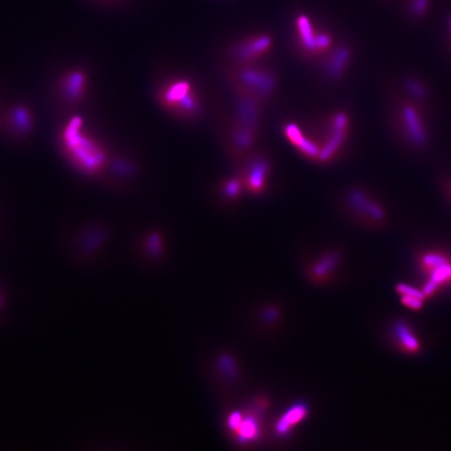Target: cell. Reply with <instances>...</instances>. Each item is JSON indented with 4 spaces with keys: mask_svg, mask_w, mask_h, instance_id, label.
I'll list each match as a JSON object with an SVG mask.
<instances>
[{
    "mask_svg": "<svg viewBox=\"0 0 451 451\" xmlns=\"http://www.w3.org/2000/svg\"><path fill=\"white\" fill-rule=\"evenodd\" d=\"M83 119L78 116L71 118L62 131L61 141L67 157L73 164L86 174L99 173L107 161V154L85 132Z\"/></svg>",
    "mask_w": 451,
    "mask_h": 451,
    "instance_id": "3",
    "label": "cell"
},
{
    "mask_svg": "<svg viewBox=\"0 0 451 451\" xmlns=\"http://www.w3.org/2000/svg\"><path fill=\"white\" fill-rule=\"evenodd\" d=\"M341 203L351 214L358 219L377 223L385 218L383 208L360 187L353 186L345 190Z\"/></svg>",
    "mask_w": 451,
    "mask_h": 451,
    "instance_id": "8",
    "label": "cell"
},
{
    "mask_svg": "<svg viewBox=\"0 0 451 451\" xmlns=\"http://www.w3.org/2000/svg\"><path fill=\"white\" fill-rule=\"evenodd\" d=\"M242 421H243V416H242L240 413H234V414H232V415L230 416V418H229V421H228L229 427H230L232 431L235 432L238 427H240Z\"/></svg>",
    "mask_w": 451,
    "mask_h": 451,
    "instance_id": "23",
    "label": "cell"
},
{
    "mask_svg": "<svg viewBox=\"0 0 451 451\" xmlns=\"http://www.w3.org/2000/svg\"><path fill=\"white\" fill-rule=\"evenodd\" d=\"M225 76L233 92L248 95L263 105L275 98L280 84L275 68L262 62L248 65L227 64Z\"/></svg>",
    "mask_w": 451,
    "mask_h": 451,
    "instance_id": "1",
    "label": "cell"
},
{
    "mask_svg": "<svg viewBox=\"0 0 451 451\" xmlns=\"http://www.w3.org/2000/svg\"><path fill=\"white\" fill-rule=\"evenodd\" d=\"M237 164V173L244 181L247 192L254 196L268 192L272 161L267 153L254 149Z\"/></svg>",
    "mask_w": 451,
    "mask_h": 451,
    "instance_id": "6",
    "label": "cell"
},
{
    "mask_svg": "<svg viewBox=\"0 0 451 451\" xmlns=\"http://www.w3.org/2000/svg\"><path fill=\"white\" fill-rule=\"evenodd\" d=\"M308 413L307 406L303 403H299L289 409L277 422L276 433L278 435H285L288 431L303 420Z\"/></svg>",
    "mask_w": 451,
    "mask_h": 451,
    "instance_id": "13",
    "label": "cell"
},
{
    "mask_svg": "<svg viewBox=\"0 0 451 451\" xmlns=\"http://www.w3.org/2000/svg\"><path fill=\"white\" fill-rule=\"evenodd\" d=\"M336 261H337V256L335 253H333V252L327 253L313 267V269H312L313 276H315L316 278L325 277L334 269Z\"/></svg>",
    "mask_w": 451,
    "mask_h": 451,
    "instance_id": "17",
    "label": "cell"
},
{
    "mask_svg": "<svg viewBox=\"0 0 451 451\" xmlns=\"http://www.w3.org/2000/svg\"><path fill=\"white\" fill-rule=\"evenodd\" d=\"M353 58L352 48L348 45L334 46L319 60V71L328 83H338L346 75Z\"/></svg>",
    "mask_w": 451,
    "mask_h": 451,
    "instance_id": "9",
    "label": "cell"
},
{
    "mask_svg": "<svg viewBox=\"0 0 451 451\" xmlns=\"http://www.w3.org/2000/svg\"><path fill=\"white\" fill-rule=\"evenodd\" d=\"M397 291L401 296H412V297L420 298L422 300H424V298H425V295H424L423 291H421L413 286L406 285L404 283H400V284L397 285Z\"/></svg>",
    "mask_w": 451,
    "mask_h": 451,
    "instance_id": "20",
    "label": "cell"
},
{
    "mask_svg": "<svg viewBox=\"0 0 451 451\" xmlns=\"http://www.w3.org/2000/svg\"><path fill=\"white\" fill-rule=\"evenodd\" d=\"M402 118L407 132L412 135V138L416 143H424L425 141V134L423 133V128L420 126V121L416 116V112L410 105H404L402 108Z\"/></svg>",
    "mask_w": 451,
    "mask_h": 451,
    "instance_id": "14",
    "label": "cell"
},
{
    "mask_svg": "<svg viewBox=\"0 0 451 451\" xmlns=\"http://www.w3.org/2000/svg\"><path fill=\"white\" fill-rule=\"evenodd\" d=\"M157 99L170 115L192 122L202 117L204 99L192 78L177 75L167 78L157 91Z\"/></svg>",
    "mask_w": 451,
    "mask_h": 451,
    "instance_id": "2",
    "label": "cell"
},
{
    "mask_svg": "<svg viewBox=\"0 0 451 451\" xmlns=\"http://www.w3.org/2000/svg\"><path fill=\"white\" fill-rule=\"evenodd\" d=\"M423 260H424V263H425L427 267L432 268L433 270L447 262L443 256L438 255V254H427V255L424 256Z\"/></svg>",
    "mask_w": 451,
    "mask_h": 451,
    "instance_id": "21",
    "label": "cell"
},
{
    "mask_svg": "<svg viewBox=\"0 0 451 451\" xmlns=\"http://www.w3.org/2000/svg\"><path fill=\"white\" fill-rule=\"evenodd\" d=\"M12 127L20 134L28 133L33 126V118L29 110L23 107H17L13 109L9 117Z\"/></svg>",
    "mask_w": 451,
    "mask_h": 451,
    "instance_id": "15",
    "label": "cell"
},
{
    "mask_svg": "<svg viewBox=\"0 0 451 451\" xmlns=\"http://www.w3.org/2000/svg\"><path fill=\"white\" fill-rule=\"evenodd\" d=\"M282 133L286 140L293 145L305 159L317 163L321 152L320 143L315 137H311L303 131L302 126L294 121H287L282 125Z\"/></svg>",
    "mask_w": 451,
    "mask_h": 451,
    "instance_id": "10",
    "label": "cell"
},
{
    "mask_svg": "<svg viewBox=\"0 0 451 451\" xmlns=\"http://www.w3.org/2000/svg\"><path fill=\"white\" fill-rule=\"evenodd\" d=\"M218 192L220 198L226 203H234L240 200L244 192L246 191V187L241 175L236 173L235 175L229 176L223 179L218 185Z\"/></svg>",
    "mask_w": 451,
    "mask_h": 451,
    "instance_id": "12",
    "label": "cell"
},
{
    "mask_svg": "<svg viewBox=\"0 0 451 451\" xmlns=\"http://www.w3.org/2000/svg\"><path fill=\"white\" fill-rule=\"evenodd\" d=\"M402 303L412 309H420L423 304V300L412 296H402Z\"/></svg>",
    "mask_w": 451,
    "mask_h": 451,
    "instance_id": "22",
    "label": "cell"
},
{
    "mask_svg": "<svg viewBox=\"0 0 451 451\" xmlns=\"http://www.w3.org/2000/svg\"><path fill=\"white\" fill-rule=\"evenodd\" d=\"M295 26L296 46L304 59L319 61L335 46L332 35L315 28L306 15H299Z\"/></svg>",
    "mask_w": 451,
    "mask_h": 451,
    "instance_id": "5",
    "label": "cell"
},
{
    "mask_svg": "<svg viewBox=\"0 0 451 451\" xmlns=\"http://www.w3.org/2000/svg\"><path fill=\"white\" fill-rule=\"evenodd\" d=\"M235 432L237 433V436L240 438V440L242 442H245L256 439L259 434V427L255 420L251 418H246L243 419L240 427H238Z\"/></svg>",
    "mask_w": 451,
    "mask_h": 451,
    "instance_id": "18",
    "label": "cell"
},
{
    "mask_svg": "<svg viewBox=\"0 0 451 451\" xmlns=\"http://www.w3.org/2000/svg\"><path fill=\"white\" fill-rule=\"evenodd\" d=\"M351 131V117L342 110H336L329 113L322 123L317 140L321 152L317 163L327 165L335 161L341 155L346 145Z\"/></svg>",
    "mask_w": 451,
    "mask_h": 451,
    "instance_id": "4",
    "label": "cell"
},
{
    "mask_svg": "<svg viewBox=\"0 0 451 451\" xmlns=\"http://www.w3.org/2000/svg\"><path fill=\"white\" fill-rule=\"evenodd\" d=\"M274 47L269 34L259 33L236 40L226 50L229 65H248L260 63Z\"/></svg>",
    "mask_w": 451,
    "mask_h": 451,
    "instance_id": "7",
    "label": "cell"
},
{
    "mask_svg": "<svg viewBox=\"0 0 451 451\" xmlns=\"http://www.w3.org/2000/svg\"><path fill=\"white\" fill-rule=\"evenodd\" d=\"M395 335L401 342L402 346L409 351H417L419 349V341L413 334L411 329L404 323H398L395 325Z\"/></svg>",
    "mask_w": 451,
    "mask_h": 451,
    "instance_id": "16",
    "label": "cell"
},
{
    "mask_svg": "<svg viewBox=\"0 0 451 451\" xmlns=\"http://www.w3.org/2000/svg\"><path fill=\"white\" fill-rule=\"evenodd\" d=\"M451 278V265L447 262L440 265V267L434 269L433 276L429 281L434 282L437 286H439L442 282Z\"/></svg>",
    "mask_w": 451,
    "mask_h": 451,
    "instance_id": "19",
    "label": "cell"
},
{
    "mask_svg": "<svg viewBox=\"0 0 451 451\" xmlns=\"http://www.w3.org/2000/svg\"><path fill=\"white\" fill-rule=\"evenodd\" d=\"M87 86L86 74L81 70H71L67 72L60 82V89L64 97L72 102L81 100L85 94Z\"/></svg>",
    "mask_w": 451,
    "mask_h": 451,
    "instance_id": "11",
    "label": "cell"
}]
</instances>
